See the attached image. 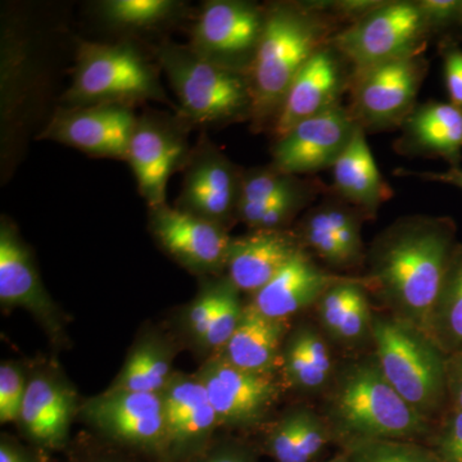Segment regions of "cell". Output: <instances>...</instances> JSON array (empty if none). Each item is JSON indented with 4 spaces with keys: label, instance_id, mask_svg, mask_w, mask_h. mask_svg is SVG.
<instances>
[{
    "label": "cell",
    "instance_id": "6da1fadb",
    "mask_svg": "<svg viewBox=\"0 0 462 462\" xmlns=\"http://www.w3.org/2000/svg\"><path fill=\"white\" fill-rule=\"evenodd\" d=\"M456 227L445 217L401 218L373 243L363 276L367 293L389 315L427 334L431 311L456 248Z\"/></svg>",
    "mask_w": 462,
    "mask_h": 462
},
{
    "label": "cell",
    "instance_id": "7a4b0ae2",
    "mask_svg": "<svg viewBox=\"0 0 462 462\" xmlns=\"http://www.w3.org/2000/svg\"><path fill=\"white\" fill-rule=\"evenodd\" d=\"M324 419L338 446L374 439L427 443L436 427L392 387L375 355L346 364L334 374Z\"/></svg>",
    "mask_w": 462,
    "mask_h": 462
},
{
    "label": "cell",
    "instance_id": "3957f363",
    "mask_svg": "<svg viewBox=\"0 0 462 462\" xmlns=\"http://www.w3.org/2000/svg\"><path fill=\"white\" fill-rule=\"evenodd\" d=\"M324 5H273L264 14L263 33L249 66L254 120L278 115L298 72L316 51L329 44L334 14Z\"/></svg>",
    "mask_w": 462,
    "mask_h": 462
},
{
    "label": "cell",
    "instance_id": "277c9868",
    "mask_svg": "<svg viewBox=\"0 0 462 462\" xmlns=\"http://www.w3.org/2000/svg\"><path fill=\"white\" fill-rule=\"evenodd\" d=\"M373 343L385 378L415 411L436 425L448 409L447 356L420 329L392 315H374Z\"/></svg>",
    "mask_w": 462,
    "mask_h": 462
},
{
    "label": "cell",
    "instance_id": "5b68a950",
    "mask_svg": "<svg viewBox=\"0 0 462 462\" xmlns=\"http://www.w3.org/2000/svg\"><path fill=\"white\" fill-rule=\"evenodd\" d=\"M160 60L182 111L191 120L223 124L251 116L248 75L178 45L162 48Z\"/></svg>",
    "mask_w": 462,
    "mask_h": 462
},
{
    "label": "cell",
    "instance_id": "8992f818",
    "mask_svg": "<svg viewBox=\"0 0 462 462\" xmlns=\"http://www.w3.org/2000/svg\"><path fill=\"white\" fill-rule=\"evenodd\" d=\"M431 29L418 2H379L330 39L354 71L382 65L424 51Z\"/></svg>",
    "mask_w": 462,
    "mask_h": 462
},
{
    "label": "cell",
    "instance_id": "52a82bcc",
    "mask_svg": "<svg viewBox=\"0 0 462 462\" xmlns=\"http://www.w3.org/2000/svg\"><path fill=\"white\" fill-rule=\"evenodd\" d=\"M162 99L151 67L129 45L85 42L67 100L76 105H124L138 99Z\"/></svg>",
    "mask_w": 462,
    "mask_h": 462
},
{
    "label": "cell",
    "instance_id": "ba28073f",
    "mask_svg": "<svg viewBox=\"0 0 462 462\" xmlns=\"http://www.w3.org/2000/svg\"><path fill=\"white\" fill-rule=\"evenodd\" d=\"M427 71L428 62L421 54L354 71L349 111L358 126L365 132L401 126L416 107Z\"/></svg>",
    "mask_w": 462,
    "mask_h": 462
},
{
    "label": "cell",
    "instance_id": "9c48e42d",
    "mask_svg": "<svg viewBox=\"0 0 462 462\" xmlns=\"http://www.w3.org/2000/svg\"><path fill=\"white\" fill-rule=\"evenodd\" d=\"M197 378L205 385L218 424L251 428L269 415L281 396V384L272 374L238 369L221 356L203 365Z\"/></svg>",
    "mask_w": 462,
    "mask_h": 462
},
{
    "label": "cell",
    "instance_id": "30bf717a",
    "mask_svg": "<svg viewBox=\"0 0 462 462\" xmlns=\"http://www.w3.org/2000/svg\"><path fill=\"white\" fill-rule=\"evenodd\" d=\"M349 108L336 106L298 124L273 147V169L296 176L331 169L358 129Z\"/></svg>",
    "mask_w": 462,
    "mask_h": 462
},
{
    "label": "cell",
    "instance_id": "8fae6325",
    "mask_svg": "<svg viewBox=\"0 0 462 462\" xmlns=\"http://www.w3.org/2000/svg\"><path fill=\"white\" fill-rule=\"evenodd\" d=\"M161 394L165 420L161 460L191 462L211 446L220 427L205 385L197 376L173 375Z\"/></svg>",
    "mask_w": 462,
    "mask_h": 462
},
{
    "label": "cell",
    "instance_id": "7c38bea8",
    "mask_svg": "<svg viewBox=\"0 0 462 462\" xmlns=\"http://www.w3.org/2000/svg\"><path fill=\"white\" fill-rule=\"evenodd\" d=\"M83 412L106 436L161 458L165 438L162 394L108 389L88 401Z\"/></svg>",
    "mask_w": 462,
    "mask_h": 462
},
{
    "label": "cell",
    "instance_id": "4fadbf2b",
    "mask_svg": "<svg viewBox=\"0 0 462 462\" xmlns=\"http://www.w3.org/2000/svg\"><path fill=\"white\" fill-rule=\"evenodd\" d=\"M264 14L256 5L245 2L207 3L193 36V51L207 60L236 69L245 58L254 60Z\"/></svg>",
    "mask_w": 462,
    "mask_h": 462
},
{
    "label": "cell",
    "instance_id": "5bb4252c",
    "mask_svg": "<svg viewBox=\"0 0 462 462\" xmlns=\"http://www.w3.org/2000/svg\"><path fill=\"white\" fill-rule=\"evenodd\" d=\"M346 60L329 44L316 51L300 69L285 94L273 124L276 141L298 124L340 105L339 98L351 84Z\"/></svg>",
    "mask_w": 462,
    "mask_h": 462
},
{
    "label": "cell",
    "instance_id": "9a60e30c",
    "mask_svg": "<svg viewBox=\"0 0 462 462\" xmlns=\"http://www.w3.org/2000/svg\"><path fill=\"white\" fill-rule=\"evenodd\" d=\"M138 121L125 105H94L60 112L42 136L98 157L127 160Z\"/></svg>",
    "mask_w": 462,
    "mask_h": 462
},
{
    "label": "cell",
    "instance_id": "2e32d148",
    "mask_svg": "<svg viewBox=\"0 0 462 462\" xmlns=\"http://www.w3.org/2000/svg\"><path fill=\"white\" fill-rule=\"evenodd\" d=\"M151 227L161 245L188 269H226L231 239L221 224L162 205L152 208Z\"/></svg>",
    "mask_w": 462,
    "mask_h": 462
},
{
    "label": "cell",
    "instance_id": "e0dca14e",
    "mask_svg": "<svg viewBox=\"0 0 462 462\" xmlns=\"http://www.w3.org/2000/svg\"><path fill=\"white\" fill-rule=\"evenodd\" d=\"M367 215L345 200H328L307 214L300 227L303 247L333 269H355L364 263L361 224Z\"/></svg>",
    "mask_w": 462,
    "mask_h": 462
},
{
    "label": "cell",
    "instance_id": "ac0fdd59",
    "mask_svg": "<svg viewBox=\"0 0 462 462\" xmlns=\"http://www.w3.org/2000/svg\"><path fill=\"white\" fill-rule=\"evenodd\" d=\"M302 249L300 234L285 229H258L231 239L227 279L239 291L254 294Z\"/></svg>",
    "mask_w": 462,
    "mask_h": 462
},
{
    "label": "cell",
    "instance_id": "d6986e66",
    "mask_svg": "<svg viewBox=\"0 0 462 462\" xmlns=\"http://www.w3.org/2000/svg\"><path fill=\"white\" fill-rule=\"evenodd\" d=\"M346 276L321 269L302 249L272 282L254 294L251 305L267 318L288 321L291 316L316 306L328 289Z\"/></svg>",
    "mask_w": 462,
    "mask_h": 462
},
{
    "label": "cell",
    "instance_id": "ffe728a7",
    "mask_svg": "<svg viewBox=\"0 0 462 462\" xmlns=\"http://www.w3.org/2000/svg\"><path fill=\"white\" fill-rule=\"evenodd\" d=\"M0 300L3 306L32 312L53 333L60 329L56 306L42 287L32 258L5 221L0 226Z\"/></svg>",
    "mask_w": 462,
    "mask_h": 462
},
{
    "label": "cell",
    "instance_id": "44dd1931",
    "mask_svg": "<svg viewBox=\"0 0 462 462\" xmlns=\"http://www.w3.org/2000/svg\"><path fill=\"white\" fill-rule=\"evenodd\" d=\"M74 391L54 375H35L29 383L20 427L36 445L57 449L65 445L74 418Z\"/></svg>",
    "mask_w": 462,
    "mask_h": 462
},
{
    "label": "cell",
    "instance_id": "7402d4cb",
    "mask_svg": "<svg viewBox=\"0 0 462 462\" xmlns=\"http://www.w3.org/2000/svg\"><path fill=\"white\" fill-rule=\"evenodd\" d=\"M182 153L184 145L178 136L152 121H138L127 161L151 208L165 205L167 180Z\"/></svg>",
    "mask_w": 462,
    "mask_h": 462
},
{
    "label": "cell",
    "instance_id": "603a6c76",
    "mask_svg": "<svg viewBox=\"0 0 462 462\" xmlns=\"http://www.w3.org/2000/svg\"><path fill=\"white\" fill-rule=\"evenodd\" d=\"M396 151L403 154L442 157L458 163L462 152V109L451 103L416 106L401 125Z\"/></svg>",
    "mask_w": 462,
    "mask_h": 462
},
{
    "label": "cell",
    "instance_id": "cb8c5ba5",
    "mask_svg": "<svg viewBox=\"0 0 462 462\" xmlns=\"http://www.w3.org/2000/svg\"><path fill=\"white\" fill-rule=\"evenodd\" d=\"M239 188L240 179L229 161L218 152H207L185 178L184 211L221 224L236 212Z\"/></svg>",
    "mask_w": 462,
    "mask_h": 462
},
{
    "label": "cell",
    "instance_id": "d4e9b609",
    "mask_svg": "<svg viewBox=\"0 0 462 462\" xmlns=\"http://www.w3.org/2000/svg\"><path fill=\"white\" fill-rule=\"evenodd\" d=\"M288 334V321L275 320L245 306L238 328L221 351L226 363L258 374L275 375L282 364V342Z\"/></svg>",
    "mask_w": 462,
    "mask_h": 462
},
{
    "label": "cell",
    "instance_id": "484cf974",
    "mask_svg": "<svg viewBox=\"0 0 462 462\" xmlns=\"http://www.w3.org/2000/svg\"><path fill=\"white\" fill-rule=\"evenodd\" d=\"M331 172L334 188L340 199L367 216L375 215L379 207L393 194L379 171L367 144L366 133L361 126L331 167Z\"/></svg>",
    "mask_w": 462,
    "mask_h": 462
},
{
    "label": "cell",
    "instance_id": "4316f807",
    "mask_svg": "<svg viewBox=\"0 0 462 462\" xmlns=\"http://www.w3.org/2000/svg\"><path fill=\"white\" fill-rule=\"evenodd\" d=\"M427 336L446 356L462 348V245L456 248L443 279Z\"/></svg>",
    "mask_w": 462,
    "mask_h": 462
},
{
    "label": "cell",
    "instance_id": "83f0119b",
    "mask_svg": "<svg viewBox=\"0 0 462 462\" xmlns=\"http://www.w3.org/2000/svg\"><path fill=\"white\" fill-rule=\"evenodd\" d=\"M171 356L161 340L147 338L136 346L123 372L109 389L162 393L172 379Z\"/></svg>",
    "mask_w": 462,
    "mask_h": 462
},
{
    "label": "cell",
    "instance_id": "f1b7e54d",
    "mask_svg": "<svg viewBox=\"0 0 462 462\" xmlns=\"http://www.w3.org/2000/svg\"><path fill=\"white\" fill-rule=\"evenodd\" d=\"M300 187L302 185L294 176L285 175L276 169L249 172L240 179L236 214L243 223L254 229L258 218L270 206Z\"/></svg>",
    "mask_w": 462,
    "mask_h": 462
},
{
    "label": "cell",
    "instance_id": "f546056e",
    "mask_svg": "<svg viewBox=\"0 0 462 462\" xmlns=\"http://www.w3.org/2000/svg\"><path fill=\"white\" fill-rule=\"evenodd\" d=\"M339 448L348 462H440L430 446L415 440H355Z\"/></svg>",
    "mask_w": 462,
    "mask_h": 462
},
{
    "label": "cell",
    "instance_id": "4dcf8cb0",
    "mask_svg": "<svg viewBox=\"0 0 462 462\" xmlns=\"http://www.w3.org/2000/svg\"><path fill=\"white\" fill-rule=\"evenodd\" d=\"M175 5L169 0H109L102 5L103 16L127 27L153 25L172 14Z\"/></svg>",
    "mask_w": 462,
    "mask_h": 462
},
{
    "label": "cell",
    "instance_id": "1f68e13d",
    "mask_svg": "<svg viewBox=\"0 0 462 462\" xmlns=\"http://www.w3.org/2000/svg\"><path fill=\"white\" fill-rule=\"evenodd\" d=\"M282 367L288 384L298 391L316 393L329 387V383L321 378L320 374L316 372L312 364L310 363L309 356L306 354L305 346L297 330L291 334L285 342Z\"/></svg>",
    "mask_w": 462,
    "mask_h": 462
},
{
    "label": "cell",
    "instance_id": "d6a6232c",
    "mask_svg": "<svg viewBox=\"0 0 462 462\" xmlns=\"http://www.w3.org/2000/svg\"><path fill=\"white\" fill-rule=\"evenodd\" d=\"M239 293L238 289L227 279L223 300L200 345L209 349H223L227 345L238 328L245 309L240 302Z\"/></svg>",
    "mask_w": 462,
    "mask_h": 462
},
{
    "label": "cell",
    "instance_id": "836d02e7",
    "mask_svg": "<svg viewBox=\"0 0 462 462\" xmlns=\"http://www.w3.org/2000/svg\"><path fill=\"white\" fill-rule=\"evenodd\" d=\"M425 445L440 462H462V410L447 409Z\"/></svg>",
    "mask_w": 462,
    "mask_h": 462
},
{
    "label": "cell",
    "instance_id": "e575fe53",
    "mask_svg": "<svg viewBox=\"0 0 462 462\" xmlns=\"http://www.w3.org/2000/svg\"><path fill=\"white\" fill-rule=\"evenodd\" d=\"M330 442L333 436L325 419L310 410H300L296 462H316Z\"/></svg>",
    "mask_w": 462,
    "mask_h": 462
},
{
    "label": "cell",
    "instance_id": "d590c367",
    "mask_svg": "<svg viewBox=\"0 0 462 462\" xmlns=\"http://www.w3.org/2000/svg\"><path fill=\"white\" fill-rule=\"evenodd\" d=\"M27 383L20 367L14 364L0 366V421L2 424L20 420L25 400Z\"/></svg>",
    "mask_w": 462,
    "mask_h": 462
},
{
    "label": "cell",
    "instance_id": "8d00e7d4",
    "mask_svg": "<svg viewBox=\"0 0 462 462\" xmlns=\"http://www.w3.org/2000/svg\"><path fill=\"white\" fill-rule=\"evenodd\" d=\"M300 410L287 413L267 434L264 451L275 462H296Z\"/></svg>",
    "mask_w": 462,
    "mask_h": 462
},
{
    "label": "cell",
    "instance_id": "74e56055",
    "mask_svg": "<svg viewBox=\"0 0 462 462\" xmlns=\"http://www.w3.org/2000/svg\"><path fill=\"white\" fill-rule=\"evenodd\" d=\"M227 279L217 282H212L197 297V300L191 303L189 311L187 314L188 330L194 339L202 340L208 330L209 324L220 306L223 300L225 287H226Z\"/></svg>",
    "mask_w": 462,
    "mask_h": 462
},
{
    "label": "cell",
    "instance_id": "f35d334b",
    "mask_svg": "<svg viewBox=\"0 0 462 462\" xmlns=\"http://www.w3.org/2000/svg\"><path fill=\"white\" fill-rule=\"evenodd\" d=\"M297 333L305 346L310 363L312 364L316 372L320 374L321 378L330 384L336 372H334V364L327 340L312 327L300 328Z\"/></svg>",
    "mask_w": 462,
    "mask_h": 462
},
{
    "label": "cell",
    "instance_id": "ab89813d",
    "mask_svg": "<svg viewBox=\"0 0 462 462\" xmlns=\"http://www.w3.org/2000/svg\"><path fill=\"white\" fill-rule=\"evenodd\" d=\"M191 462H260L251 447L236 440H224L209 446Z\"/></svg>",
    "mask_w": 462,
    "mask_h": 462
},
{
    "label": "cell",
    "instance_id": "60d3db41",
    "mask_svg": "<svg viewBox=\"0 0 462 462\" xmlns=\"http://www.w3.org/2000/svg\"><path fill=\"white\" fill-rule=\"evenodd\" d=\"M445 80L451 105L462 109V51L447 45L445 54Z\"/></svg>",
    "mask_w": 462,
    "mask_h": 462
},
{
    "label": "cell",
    "instance_id": "b9f144b4",
    "mask_svg": "<svg viewBox=\"0 0 462 462\" xmlns=\"http://www.w3.org/2000/svg\"><path fill=\"white\" fill-rule=\"evenodd\" d=\"M418 5L431 32L448 25L462 9V3L456 0H421Z\"/></svg>",
    "mask_w": 462,
    "mask_h": 462
},
{
    "label": "cell",
    "instance_id": "7bdbcfd3",
    "mask_svg": "<svg viewBox=\"0 0 462 462\" xmlns=\"http://www.w3.org/2000/svg\"><path fill=\"white\" fill-rule=\"evenodd\" d=\"M446 384L448 409L462 410V348L447 356Z\"/></svg>",
    "mask_w": 462,
    "mask_h": 462
},
{
    "label": "cell",
    "instance_id": "ee69618b",
    "mask_svg": "<svg viewBox=\"0 0 462 462\" xmlns=\"http://www.w3.org/2000/svg\"><path fill=\"white\" fill-rule=\"evenodd\" d=\"M0 462H38L35 457H32L29 452L9 442V440L3 439L0 443Z\"/></svg>",
    "mask_w": 462,
    "mask_h": 462
},
{
    "label": "cell",
    "instance_id": "f6af8a7d",
    "mask_svg": "<svg viewBox=\"0 0 462 462\" xmlns=\"http://www.w3.org/2000/svg\"><path fill=\"white\" fill-rule=\"evenodd\" d=\"M415 175L421 176L422 179H427V180L446 182V184L455 185V187L462 189V170L456 169V167L446 172H425L415 173Z\"/></svg>",
    "mask_w": 462,
    "mask_h": 462
}]
</instances>
